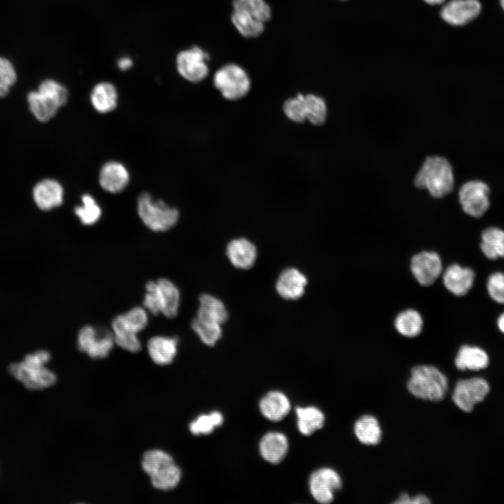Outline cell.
<instances>
[{
	"label": "cell",
	"mask_w": 504,
	"mask_h": 504,
	"mask_svg": "<svg viewBox=\"0 0 504 504\" xmlns=\"http://www.w3.org/2000/svg\"><path fill=\"white\" fill-rule=\"evenodd\" d=\"M213 84L222 97L229 101L244 98L251 88L248 73L235 63L226 64L216 70L213 76Z\"/></svg>",
	"instance_id": "8992f818"
},
{
	"label": "cell",
	"mask_w": 504,
	"mask_h": 504,
	"mask_svg": "<svg viewBox=\"0 0 504 504\" xmlns=\"http://www.w3.org/2000/svg\"><path fill=\"white\" fill-rule=\"evenodd\" d=\"M223 416L220 412L214 411L209 414H202L192 421L189 426L190 432L195 435L209 434L216 427L222 425Z\"/></svg>",
	"instance_id": "8d00e7d4"
},
{
	"label": "cell",
	"mask_w": 504,
	"mask_h": 504,
	"mask_svg": "<svg viewBox=\"0 0 504 504\" xmlns=\"http://www.w3.org/2000/svg\"><path fill=\"white\" fill-rule=\"evenodd\" d=\"M37 90L49 97L59 107L67 102L69 97L67 89L53 79L48 78L42 80L38 85Z\"/></svg>",
	"instance_id": "f35d334b"
},
{
	"label": "cell",
	"mask_w": 504,
	"mask_h": 504,
	"mask_svg": "<svg viewBox=\"0 0 504 504\" xmlns=\"http://www.w3.org/2000/svg\"><path fill=\"white\" fill-rule=\"evenodd\" d=\"M309 486L313 498L320 503L327 504L334 499V493L341 489L340 475L330 468L316 470L310 475Z\"/></svg>",
	"instance_id": "8fae6325"
},
{
	"label": "cell",
	"mask_w": 504,
	"mask_h": 504,
	"mask_svg": "<svg viewBox=\"0 0 504 504\" xmlns=\"http://www.w3.org/2000/svg\"><path fill=\"white\" fill-rule=\"evenodd\" d=\"M423 324V318L419 312L412 309L399 313L394 321L396 330L407 337L419 335L422 330Z\"/></svg>",
	"instance_id": "1f68e13d"
},
{
	"label": "cell",
	"mask_w": 504,
	"mask_h": 504,
	"mask_svg": "<svg viewBox=\"0 0 504 504\" xmlns=\"http://www.w3.org/2000/svg\"><path fill=\"white\" fill-rule=\"evenodd\" d=\"M500 5H501L502 8L504 10V0H500Z\"/></svg>",
	"instance_id": "bcb514c9"
},
{
	"label": "cell",
	"mask_w": 504,
	"mask_h": 504,
	"mask_svg": "<svg viewBox=\"0 0 504 504\" xmlns=\"http://www.w3.org/2000/svg\"><path fill=\"white\" fill-rule=\"evenodd\" d=\"M115 344L111 330L91 325L83 326L77 335L80 351L92 358H106Z\"/></svg>",
	"instance_id": "52a82bcc"
},
{
	"label": "cell",
	"mask_w": 504,
	"mask_h": 504,
	"mask_svg": "<svg viewBox=\"0 0 504 504\" xmlns=\"http://www.w3.org/2000/svg\"><path fill=\"white\" fill-rule=\"evenodd\" d=\"M283 112L286 117L295 123H303L307 120L304 94H298L286 99L283 104Z\"/></svg>",
	"instance_id": "74e56055"
},
{
	"label": "cell",
	"mask_w": 504,
	"mask_h": 504,
	"mask_svg": "<svg viewBox=\"0 0 504 504\" xmlns=\"http://www.w3.org/2000/svg\"><path fill=\"white\" fill-rule=\"evenodd\" d=\"M146 286L153 290L160 314L169 318L177 316L181 295L179 289L174 282L166 278H160L156 281H148Z\"/></svg>",
	"instance_id": "4fadbf2b"
},
{
	"label": "cell",
	"mask_w": 504,
	"mask_h": 504,
	"mask_svg": "<svg viewBox=\"0 0 504 504\" xmlns=\"http://www.w3.org/2000/svg\"><path fill=\"white\" fill-rule=\"evenodd\" d=\"M414 183L416 188L427 190L433 198H442L449 194L454 186L452 166L444 157L428 156L416 172Z\"/></svg>",
	"instance_id": "6da1fadb"
},
{
	"label": "cell",
	"mask_w": 504,
	"mask_h": 504,
	"mask_svg": "<svg viewBox=\"0 0 504 504\" xmlns=\"http://www.w3.org/2000/svg\"><path fill=\"white\" fill-rule=\"evenodd\" d=\"M480 248L484 255L490 260L504 258V230L491 227L482 233Z\"/></svg>",
	"instance_id": "f1b7e54d"
},
{
	"label": "cell",
	"mask_w": 504,
	"mask_h": 504,
	"mask_svg": "<svg viewBox=\"0 0 504 504\" xmlns=\"http://www.w3.org/2000/svg\"><path fill=\"white\" fill-rule=\"evenodd\" d=\"M132 60L128 57H122L118 61V66L120 69L125 71L132 66Z\"/></svg>",
	"instance_id": "7bdbcfd3"
},
{
	"label": "cell",
	"mask_w": 504,
	"mask_h": 504,
	"mask_svg": "<svg viewBox=\"0 0 504 504\" xmlns=\"http://www.w3.org/2000/svg\"><path fill=\"white\" fill-rule=\"evenodd\" d=\"M487 291L491 298L499 304H504V273L491 274L487 280Z\"/></svg>",
	"instance_id": "60d3db41"
},
{
	"label": "cell",
	"mask_w": 504,
	"mask_h": 504,
	"mask_svg": "<svg viewBox=\"0 0 504 504\" xmlns=\"http://www.w3.org/2000/svg\"><path fill=\"white\" fill-rule=\"evenodd\" d=\"M231 21L237 31L245 38H256L265 29V23L242 10L233 9Z\"/></svg>",
	"instance_id": "f546056e"
},
{
	"label": "cell",
	"mask_w": 504,
	"mask_h": 504,
	"mask_svg": "<svg viewBox=\"0 0 504 504\" xmlns=\"http://www.w3.org/2000/svg\"><path fill=\"white\" fill-rule=\"evenodd\" d=\"M226 255L236 268L248 270L255 262L257 248L250 240L244 237L237 238L227 245Z\"/></svg>",
	"instance_id": "d6986e66"
},
{
	"label": "cell",
	"mask_w": 504,
	"mask_h": 504,
	"mask_svg": "<svg viewBox=\"0 0 504 504\" xmlns=\"http://www.w3.org/2000/svg\"><path fill=\"white\" fill-rule=\"evenodd\" d=\"M50 358L48 351L38 350L27 354L20 362L11 363L8 372L27 389H45L57 381L56 374L46 367Z\"/></svg>",
	"instance_id": "7a4b0ae2"
},
{
	"label": "cell",
	"mask_w": 504,
	"mask_h": 504,
	"mask_svg": "<svg viewBox=\"0 0 504 504\" xmlns=\"http://www.w3.org/2000/svg\"><path fill=\"white\" fill-rule=\"evenodd\" d=\"M411 272L422 286L433 284L442 272V263L440 255L433 251H421L411 259Z\"/></svg>",
	"instance_id": "7c38bea8"
},
{
	"label": "cell",
	"mask_w": 504,
	"mask_h": 504,
	"mask_svg": "<svg viewBox=\"0 0 504 504\" xmlns=\"http://www.w3.org/2000/svg\"><path fill=\"white\" fill-rule=\"evenodd\" d=\"M394 503L399 504H427L430 503V501L427 496L423 494L411 497L407 493H402Z\"/></svg>",
	"instance_id": "b9f144b4"
},
{
	"label": "cell",
	"mask_w": 504,
	"mask_h": 504,
	"mask_svg": "<svg viewBox=\"0 0 504 504\" xmlns=\"http://www.w3.org/2000/svg\"><path fill=\"white\" fill-rule=\"evenodd\" d=\"M148 314L144 307H134L113 319L111 331L113 334L138 335L148 325Z\"/></svg>",
	"instance_id": "2e32d148"
},
{
	"label": "cell",
	"mask_w": 504,
	"mask_h": 504,
	"mask_svg": "<svg viewBox=\"0 0 504 504\" xmlns=\"http://www.w3.org/2000/svg\"><path fill=\"white\" fill-rule=\"evenodd\" d=\"M489 356L482 349L463 345L455 358V365L460 370H479L487 367Z\"/></svg>",
	"instance_id": "cb8c5ba5"
},
{
	"label": "cell",
	"mask_w": 504,
	"mask_h": 504,
	"mask_svg": "<svg viewBox=\"0 0 504 504\" xmlns=\"http://www.w3.org/2000/svg\"><path fill=\"white\" fill-rule=\"evenodd\" d=\"M307 284V279L303 273L296 268L289 267L279 274L276 290L281 298L295 300L303 295Z\"/></svg>",
	"instance_id": "e0dca14e"
},
{
	"label": "cell",
	"mask_w": 504,
	"mask_h": 504,
	"mask_svg": "<svg viewBox=\"0 0 504 504\" xmlns=\"http://www.w3.org/2000/svg\"><path fill=\"white\" fill-rule=\"evenodd\" d=\"M475 278V272L471 268L452 264L444 272L442 280L447 290L455 295L463 296L472 287Z\"/></svg>",
	"instance_id": "ac0fdd59"
},
{
	"label": "cell",
	"mask_w": 504,
	"mask_h": 504,
	"mask_svg": "<svg viewBox=\"0 0 504 504\" xmlns=\"http://www.w3.org/2000/svg\"><path fill=\"white\" fill-rule=\"evenodd\" d=\"M137 212L144 224L154 232H164L173 227L179 219V212L160 200L144 192L137 201Z\"/></svg>",
	"instance_id": "5b68a950"
},
{
	"label": "cell",
	"mask_w": 504,
	"mask_h": 504,
	"mask_svg": "<svg viewBox=\"0 0 504 504\" xmlns=\"http://www.w3.org/2000/svg\"><path fill=\"white\" fill-rule=\"evenodd\" d=\"M32 196L39 209L50 211L62 204L64 190L61 184L56 180L46 178L38 182L34 186Z\"/></svg>",
	"instance_id": "9a60e30c"
},
{
	"label": "cell",
	"mask_w": 504,
	"mask_h": 504,
	"mask_svg": "<svg viewBox=\"0 0 504 504\" xmlns=\"http://www.w3.org/2000/svg\"><path fill=\"white\" fill-rule=\"evenodd\" d=\"M81 200L82 205L74 209L75 214L83 225L95 224L102 216L100 206L90 195H83Z\"/></svg>",
	"instance_id": "d590c367"
},
{
	"label": "cell",
	"mask_w": 504,
	"mask_h": 504,
	"mask_svg": "<svg viewBox=\"0 0 504 504\" xmlns=\"http://www.w3.org/2000/svg\"><path fill=\"white\" fill-rule=\"evenodd\" d=\"M259 408L265 418L272 421H279L290 412V402L283 393L271 391L260 400Z\"/></svg>",
	"instance_id": "603a6c76"
},
{
	"label": "cell",
	"mask_w": 504,
	"mask_h": 504,
	"mask_svg": "<svg viewBox=\"0 0 504 504\" xmlns=\"http://www.w3.org/2000/svg\"><path fill=\"white\" fill-rule=\"evenodd\" d=\"M288 449L287 438L279 432L266 433L259 444V450L262 457L273 464L281 462L286 456Z\"/></svg>",
	"instance_id": "7402d4cb"
},
{
	"label": "cell",
	"mask_w": 504,
	"mask_h": 504,
	"mask_svg": "<svg viewBox=\"0 0 504 504\" xmlns=\"http://www.w3.org/2000/svg\"><path fill=\"white\" fill-rule=\"evenodd\" d=\"M489 186L482 181L473 180L465 183L458 191L463 211L472 217H481L489 207Z\"/></svg>",
	"instance_id": "9c48e42d"
},
{
	"label": "cell",
	"mask_w": 504,
	"mask_h": 504,
	"mask_svg": "<svg viewBox=\"0 0 504 504\" xmlns=\"http://www.w3.org/2000/svg\"><path fill=\"white\" fill-rule=\"evenodd\" d=\"M209 55L205 50L193 46L178 53L176 58V69L184 79L191 83H199L209 74Z\"/></svg>",
	"instance_id": "ba28073f"
},
{
	"label": "cell",
	"mask_w": 504,
	"mask_h": 504,
	"mask_svg": "<svg viewBox=\"0 0 504 504\" xmlns=\"http://www.w3.org/2000/svg\"><path fill=\"white\" fill-rule=\"evenodd\" d=\"M130 175L125 167L118 162H108L101 169L99 183L106 191L117 193L127 186Z\"/></svg>",
	"instance_id": "44dd1931"
},
{
	"label": "cell",
	"mask_w": 504,
	"mask_h": 504,
	"mask_svg": "<svg viewBox=\"0 0 504 504\" xmlns=\"http://www.w3.org/2000/svg\"><path fill=\"white\" fill-rule=\"evenodd\" d=\"M407 388L416 398L439 401L444 398L447 392L448 381L437 368L421 365L412 369Z\"/></svg>",
	"instance_id": "277c9868"
},
{
	"label": "cell",
	"mask_w": 504,
	"mask_h": 504,
	"mask_svg": "<svg viewBox=\"0 0 504 504\" xmlns=\"http://www.w3.org/2000/svg\"><path fill=\"white\" fill-rule=\"evenodd\" d=\"M497 324L499 330L504 333V312L498 317Z\"/></svg>",
	"instance_id": "ee69618b"
},
{
	"label": "cell",
	"mask_w": 504,
	"mask_h": 504,
	"mask_svg": "<svg viewBox=\"0 0 504 504\" xmlns=\"http://www.w3.org/2000/svg\"><path fill=\"white\" fill-rule=\"evenodd\" d=\"M141 467L149 476L153 486L160 490L175 488L181 477V470L167 452L158 449L144 453Z\"/></svg>",
	"instance_id": "3957f363"
},
{
	"label": "cell",
	"mask_w": 504,
	"mask_h": 504,
	"mask_svg": "<svg viewBox=\"0 0 504 504\" xmlns=\"http://www.w3.org/2000/svg\"><path fill=\"white\" fill-rule=\"evenodd\" d=\"M232 8L244 10L264 23L272 18V9L265 0H233Z\"/></svg>",
	"instance_id": "e575fe53"
},
{
	"label": "cell",
	"mask_w": 504,
	"mask_h": 504,
	"mask_svg": "<svg viewBox=\"0 0 504 504\" xmlns=\"http://www.w3.org/2000/svg\"><path fill=\"white\" fill-rule=\"evenodd\" d=\"M17 80V73L12 62L0 56V98L7 96Z\"/></svg>",
	"instance_id": "ab89813d"
},
{
	"label": "cell",
	"mask_w": 504,
	"mask_h": 504,
	"mask_svg": "<svg viewBox=\"0 0 504 504\" xmlns=\"http://www.w3.org/2000/svg\"><path fill=\"white\" fill-rule=\"evenodd\" d=\"M358 440L366 445L377 444L382 439V429L377 419L371 415H363L354 424Z\"/></svg>",
	"instance_id": "83f0119b"
},
{
	"label": "cell",
	"mask_w": 504,
	"mask_h": 504,
	"mask_svg": "<svg viewBox=\"0 0 504 504\" xmlns=\"http://www.w3.org/2000/svg\"><path fill=\"white\" fill-rule=\"evenodd\" d=\"M93 107L99 113H108L117 106L118 92L115 87L108 82H101L93 88L90 93Z\"/></svg>",
	"instance_id": "4316f807"
},
{
	"label": "cell",
	"mask_w": 504,
	"mask_h": 504,
	"mask_svg": "<svg viewBox=\"0 0 504 504\" xmlns=\"http://www.w3.org/2000/svg\"><path fill=\"white\" fill-rule=\"evenodd\" d=\"M304 103L307 120L315 126L323 125L328 115V107L325 99L314 94H306Z\"/></svg>",
	"instance_id": "d6a6232c"
},
{
	"label": "cell",
	"mask_w": 504,
	"mask_h": 504,
	"mask_svg": "<svg viewBox=\"0 0 504 504\" xmlns=\"http://www.w3.org/2000/svg\"><path fill=\"white\" fill-rule=\"evenodd\" d=\"M295 411L298 428L302 434L310 435L323 426L325 416L318 408L314 406L298 407Z\"/></svg>",
	"instance_id": "4dcf8cb0"
},
{
	"label": "cell",
	"mask_w": 504,
	"mask_h": 504,
	"mask_svg": "<svg viewBox=\"0 0 504 504\" xmlns=\"http://www.w3.org/2000/svg\"><path fill=\"white\" fill-rule=\"evenodd\" d=\"M196 317L223 325L228 318L223 302L215 296L204 293L200 296Z\"/></svg>",
	"instance_id": "d4e9b609"
},
{
	"label": "cell",
	"mask_w": 504,
	"mask_h": 504,
	"mask_svg": "<svg viewBox=\"0 0 504 504\" xmlns=\"http://www.w3.org/2000/svg\"><path fill=\"white\" fill-rule=\"evenodd\" d=\"M178 340L175 337L155 335L147 342V350L151 360L157 365L172 363L178 351Z\"/></svg>",
	"instance_id": "ffe728a7"
},
{
	"label": "cell",
	"mask_w": 504,
	"mask_h": 504,
	"mask_svg": "<svg viewBox=\"0 0 504 504\" xmlns=\"http://www.w3.org/2000/svg\"><path fill=\"white\" fill-rule=\"evenodd\" d=\"M481 11L477 0H451L441 9V18L447 23L464 25L476 18Z\"/></svg>",
	"instance_id": "5bb4252c"
},
{
	"label": "cell",
	"mask_w": 504,
	"mask_h": 504,
	"mask_svg": "<svg viewBox=\"0 0 504 504\" xmlns=\"http://www.w3.org/2000/svg\"><path fill=\"white\" fill-rule=\"evenodd\" d=\"M220 324L195 317L191 327L200 340L207 346H214L222 336Z\"/></svg>",
	"instance_id": "836d02e7"
},
{
	"label": "cell",
	"mask_w": 504,
	"mask_h": 504,
	"mask_svg": "<svg viewBox=\"0 0 504 504\" xmlns=\"http://www.w3.org/2000/svg\"><path fill=\"white\" fill-rule=\"evenodd\" d=\"M489 391L488 382L481 377L460 379L452 394V400L461 410L470 412L475 404L482 402Z\"/></svg>",
	"instance_id": "30bf717a"
},
{
	"label": "cell",
	"mask_w": 504,
	"mask_h": 504,
	"mask_svg": "<svg viewBox=\"0 0 504 504\" xmlns=\"http://www.w3.org/2000/svg\"><path fill=\"white\" fill-rule=\"evenodd\" d=\"M27 99L30 112L40 122L50 120L60 108L52 99L38 90L29 92Z\"/></svg>",
	"instance_id": "484cf974"
},
{
	"label": "cell",
	"mask_w": 504,
	"mask_h": 504,
	"mask_svg": "<svg viewBox=\"0 0 504 504\" xmlns=\"http://www.w3.org/2000/svg\"><path fill=\"white\" fill-rule=\"evenodd\" d=\"M445 0H424L427 4H431V5H435V4H440L443 3Z\"/></svg>",
	"instance_id": "f6af8a7d"
}]
</instances>
